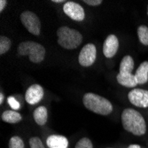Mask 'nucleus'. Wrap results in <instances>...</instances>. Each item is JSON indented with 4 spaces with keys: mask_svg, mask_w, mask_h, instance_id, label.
Instances as JSON below:
<instances>
[{
    "mask_svg": "<svg viewBox=\"0 0 148 148\" xmlns=\"http://www.w3.org/2000/svg\"><path fill=\"white\" fill-rule=\"evenodd\" d=\"M29 145H30V148H45L41 139L36 137L31 138L29 139Z\"/></svg>",
    "mask_w": 148,
    "mask_h": 148,
    "instance_id": "412c9836",
    "label": "nucleus"
},
{
    "mask_svg": "<svg viewBox=\"0 0 148 148\" xmlns=\"http://www.w3.org/2000/svg\"><path fill=\"white\" fill-rule=\"evenodd\" d=\"M21 21L29 33L39 36L41 32V22L36 13L30 11H25L21 14Z\"/></svg>",
    "mask_w": 148,
    "mask_h": 148,
    "instance_id": "39448f33",
    "label": "nucleus"
},
{
    "mask_svg": "<svg viewBox=\"0 0 148 148\" xmlns=\"http://www.w3.org/2000/svg\"><path fill=\"white\" fill-rule=\"evenodd\" d=\"M7 102L13 110H18L20 108V103L16 100V99L14 97H12V96L8 97Z\"/></svg>",
    "mask_w": 148,
    "mask_h": 148,
    "instance_id": "4be33fe9",
    "label": "nucleus"
},
{
    "mask_svg": "<svg viewBox=\"0 0 148 148\" xmlns=\"http://www.w3.org/2000/svg\"><path fill=\"white\" fill-rule=\"evenodd\" d=\"M52 2L53 3H64L65 1H64V0H52Z\"/></svg>",
    "mask_w": 148,
    "mask_h": 148,
    "instance_id": "bb28decb",
    "label": "nucleus"
},
{
    "mask_svg": "<svg viewBox=\"0 0 148 148\" xmlns=\"http://www.w3.org/2000/svg\"><path fill=\"white\" fill-rule=\"evenodd\" d=\"M122 123L125 130L136 136H142L146 132V123L142 114L135 109L127 108L122 114Z\"/></svg>",
    "mask_w": 148,
    "mask_h": 148,
    "instance_id": "f257e3e1",
    "label": "nucleus"
},
{
    "mask_svg": "<svg viewBox=\"0 0 148 148\" xmlns=\"http://www.w3.org/2000/svg\"><path fill=\"white\" fill-rule=\"evenodd\" d=\"M84 3H86L89 5L97 6V5H101L102 0H84Z\"/></svg>",
    "mask_w": 148,
    "mask_h": 148,
    "instance_id": "5701e85b",
    "label": "nucleus"
},
{
    "mask_svg": "<svg viewBox=\"0 0 148 148\" xmlns=\"http://www.w3.org/2000/svg\"><path fill=\"white\" fill-rule=\"evenodd\" d=\"M19 55L27 56L29 58V60L33 63L42 62L45 56V49L43 45L33 41L22 42L19 45L17 48Z\"/></svg>",
    "mask_w": 148,
    "mask_h": 148,
    "instance_id": "20e7f679",
    "label": "nucleus"
},
{
    "mask_svg": "<svg viewBox=\"0 0 148 148\" xmlns=\"http://www.w3.org/2000/svg\"><path fill=\"white\" fill-rule=\"evenodd\" d=\"M46 145L49 148H68L69 140L60 135H51L47 138Z\"/></svg>",
    "mask_w": 148,
    "mask_h": 148,
    "instance_id": "9b49d317",
    "label": "nucleus"
},
{
    "mask_svg": "<svg viewBox=\"0 0 148 148\" xmlns=\"http://www.w3.org/2000/svg\"><path fill=\"white\" fill-rule=\"evenodd\" d=\"M83 102L88 110L98 114L108 115L113 111V105L109 100L91 92L84 94Z\"/></svg>",
    "mask_w": 148,
    "mask_h": 148,
    "instance_id": "f03ea898",
    "label": "nucleus"
},
{
    "mask_svg": "<svg viewBox=\"0 0 148 148\" xmlns=\"http://www.w3.org/2000/svg\"><path fill=\"white\" fill-rule=\"evenodd\" d=\"M12 45L11 40L6 36H1L0 37V54L3 55L5 52H7Z\"/></svg>",
    "mask_w": 148,
    "mask_h": 148,
    "instance_id": "a211bd4d",
    "label": "nucleus"
},
{
    "mask_svg": "<svg viewBox=\"0 0 148 148\" xmlns=\"http://www.w3.org/2000/svg\"><path fill=\"white\" fill-rule=\"evenodd\" d=\"M75 148H93V145L90 139L88 138H83L76 143Z\"/></svg>",
    "mask_w": 148,
    "mask_h": 148,
    "instance_id": "aec40b11",
    "label": "nucleus"
},
{
    "mask_svg": "<svg viewBox=\"0 0 148 148\" xmlns=\"http://www.w3.org/2000/svg\"><path fill=\"white\" fill-rule=\"evenodd\" d=\"M119 40L115 35H109L107 36L103 45V53L106 58H113L118 51Z\"/></svg>",
    "mask_w": 148,
    "mask_h": 148,
    "instance_id": "9d476101",
    "label": "nucleus"
},
{
    "mask_svg": "<svg viewBox=\"0 0 148 148\" xmlns=\"http://www.w3.org/2000/svg\"><path fill=\"white\" fill-rule=\"evenodd\" d=\"M133 69H134L133 58L130 55H126L125 57H123L122 61H121L119 74H122V75L132 74Z\"/></svg>",
    "mask_w": 148,
    "mask_h": 148,
    "instance_id": "2eb2a0df",
    "label": "nucleus"
},
{
    "mask_svg": "<svg viewBox=\"0 0 148 148\" xmlns=\"http://www.w3.org/2000/svg\"><path fill=\"white\" fill-rule=\"evenodd\" d=\"M4 102V94L2 92H0V104H3Z\"/></svg>",
    "mask_w": 148,
    "mask_h": 148,
    "instance_id": "a878e982",
    "label": "nucleus"
},
{
    "mask_svg": "<svg viewBox=\"0 0 148 148\" xmlns=\"http://www.w3.org/2000/svg\"><path fill=\"white\" fill-rule=\"evenodd\" d=\"M97 49L93 44L85 45L79 53L78 60L82 66H90L96 60Z\"/></svg>",
    "mask_w": 148,
    "mask_h": 148,
    "instance_id": "423d86ee",
    "label": "nucleus"
},
{
    "mask_svg": "<svg viewBox=\"0 0 148 148\" xmlns=\"http://www.w3.org/2000/svg\"><path fill=\"white\" fill-rule=\"evenodd\" d=\"M63 11L69 18L76 21H82L85 18V12L82 5L72 1L66 2L63 6Z\"/></svg>",
    "mask_w": 148,
    "mask_h": 148,
    "instance_id": "6e6552de",
    "label": "nucleus"
},
{
    "mask_svg": "<svg viewBox=\"0 0 148 148\" xmlns=\"http://www.w3.org/2000/svg\"><path fill=\"white\" fill-rule=\"evenodd\" d=\"M135 76L138 84H145L148 81V61L142 62L138 68Z\"/></svg>",
    "mask_w": 148,
    "mask_h": 148,
    "instance_id": "ddd939ff",
    "label": "nucleus"
},
{
    "mask_svg": "<svg viewBox=\"0 0 148 148\" xmlns=\"http://www.w3.org/2000/svg\"><path fill=\"white\" fill-rule=\"evenodd\" d=\"M2 120L8 123H17L21 122L22 117L15 110H6L2 114Z\"/></svg>",
    "mask_w": 148,
    "mask_h": 148,
    "instance_id": "dca6fc26",
    "label": "nucleus"
},
{
    "mask_svg": "<svg viewBox=\"0 0 148 148\" xmlns=\"http://www.w3.org/2000/svg\"><path fill=\"white\" fill-rule=\"evenodd\" d=\"M44 98V89L39 84H33L25 93V99L29 105H36Z\"/></svg>",
    "mask_w": 148,
    "mask_h": 148,
    "instance_id": "1a4fd4ad",
    "label": "nucleus"
},
{
    "mask_svg": "<svg viewBox=\"0 0 148 148\" xmlns=\"http://www.w3.org/2000/svg\"><path fill=\"white\" fill-rule=\"evenodd\" d=\"M138 36L139 42L144 45H148V28L145 25H141L138 28Z\"/></svg>",
    "mask_w": 148,
    "mask_h": 148,
    "instance_id": "f3484780",
    "label": "nucleus"
},
{
    "mask_svg": "<svg viewBox=\"0 0 148 148\" xmlns=\"http://www.w3.org/2000/svg\"><path fill=\"white\" fill-rule=\"evenodd\" d=\"M146 12H147V16H148V5H147V11Z\"/></svg>",
    "mask_w": 148,
    "mask_h": 148,
    "instance_id": "cd10ccee",
    "label": "nucleus"
},
{
    "mask_svg": "<svg viewBox=\"0 0 148 148\" xmlns=\"http://www.w3.org/2000/svg\"><path fill=\"white\" fill-rule=\"evenodd\" d=\"M128 148H141L139 145H135V144H133V145H130L128 146Z\"/></svg>",
    "mask_w": 148,
    "mask_h": 148,
    "instance_id": "393cba45",
    "label": "nucleus"
},
{
    "mask_svg": "<svg viewBox=\"0 0 148 148\" xmlns=\"http://www.w3.org/2000/svg\"><path fill=\"white\" fill-rule=\"evenodd\" d=\"M9 148H24V142L20 137L14 136L9 141Z\"/></svg>",
    "mask_w": 148,
    "mask_h": 148,
    "instance_id": "6ab92c4d",
    "label": "nucleus"
},
{
    "mask_svg": "<svg viewBox=\"0 0 148 148\" xmlns=\"http://www.w3.org/2000/svg\"><path fill=\"white\" fill-rule=\"evenodd\" d=\"M6 5H7L6 0H1V1H0V12H2L4 11V9L6 6Z\"/></svg>",
    "mask_w": 148,
    "mask_h": 148,
    "instance_id": "b1692460",
    "label": "nucleus"
},
{
    "mask_svg": "<svg viewBox=\"0 0 148 148\" xmlns=\"http://www.w3.org/2000/svg\"><path fill=\"white\" fill-rule=\"evenodd\" d=\"M128 98L130 102L134 106L142 108L148 107V90H146L138 88L133 89L129 92Z\"/></svg>",
    "mask_w": 148,
    "mask_h": 148,
    "instance_id": "0eeeda50",
    "label": "nucleus"
},
{
    "mask_svg": "<svg viewBox=\"0 0 148 148\" xmlns=\"http://www.w3.org/2000/svg\"><path fill=\"white\" fill-rule=\"evenodd\" d=\"M116 79L119 84L128 87V88H135L138 84L135 75H133V74H128V75L118 74L116 76Z\"/></svg>",
    "mask_w": 148,
    "mask_h": 148,
    "instance_id": "f8f14e48",
    "label": "nucleus"
},
{
    "mask_svg": "<svg viewBox=\"0 0 148 148\" xmlns=\"http://www.w3.org/2000/svg\"><path fill=\"white\" fill-rule=\"evenodd\" d=\"M58 44L68 50L77 48L83 42V36L79 31L69 27H60L57 30Z\"/></svg>",
    "mask_w": 148,
    "mask_h": 148,
    "instance_id": "7ed1b4c3",
    "label": "nucleus"
},
{
    "mask_svg": "<svg viewBox=\"0 0 148 148\" xmlns=\"http://www.w3.org/2000/svg\"><path fill=\"white\" fill-rule=\"evenodd\" d=\"M33 116H34L35 122L38 125H40V126L45 125L46 123V122H47V120H48L47 108L44 106L37 107V108L33 113Z\"/></svg>",
    "mask_w": 148,
    "mask_h": 148,
    "instance_id": "4468645a",
    "label": "nucleus"
}]
</instances>
